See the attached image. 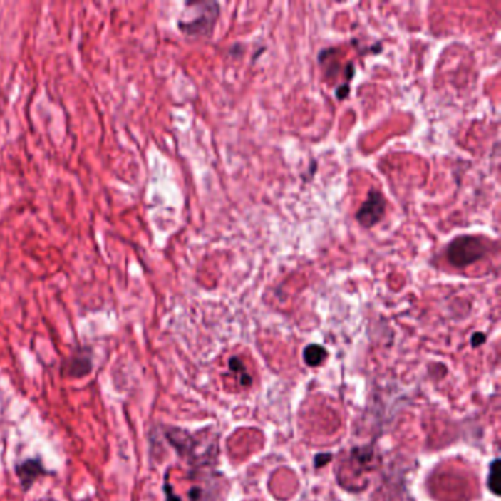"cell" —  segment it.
Segmentation results:
<instances>
[{
    "label": "cell",
    "mask_w": 501,
    "mask_h": 501,
    "mask_svg": "<svg viewBox=\"0 0 501 501\" xmlns=\"http://www.w3.org/2000/svg\"><path fill=\"white\" fill-rule=\"evenodd\" d=\"M331 460H332L331 453H321V455H316V458H315V466L319 469V468L325 466L326 463H329Z\"/></svg>",
    "instance_id": "obj_9"
},
{
    "label": "cell",
    "mask_w": 501,
    "mask_h": 501,
    "mask_svg": "<svg viewBox=\"0 0 501 501\" xmlns=\"http://www.w3.org/2000/svg\"><path fill=\"white\" fill-rule=\"evenodd\" d=\"M219 16V5L215 2L187 4L185 15L178 21V29L190 37H209Z\"/></svg>",
    "instance_id": "obj_1"
},
{
    "label": "cell",
    "mask_w": 501,
    "mask_h": 501,
    "mask_svg": "<svg viewBox=\"0 0 501 501\" xmlns=\"http://www.w3.org/2000/svg\"><path fill=\"white\" fill-rule=\"evenodd\" d=\"M487 254V246L478 237L462 235L448 246L447 257L458 268L469 267Z\"/></svg>",
    "instance_id": "obj_2"
},
{
    "label": "cell",
    "mask_w": 501,
    "mask_h": 501,
    "mask_svg": "<svg viewBox=\"0 0 501 501\" xmlns=\"http://www.w3.org/2000/svg\"><path fill=\"white\" fill-rule=\"evenodd\" d=\"M91 371V361L86 356H73L63 366V373L71 378H81Z\"/></svg>",
    "instance_id": "obj_5"
},
{
    "label": "cell",
    "mask_w": 501,
    "mask_h": 501,
    "mask_svg": "<svg viewBox=\"0 0 501 501\" xmlns=\"http://www.w3.org/2000/svg\"><path fill=\"white\" fill-rule=\"evenodd\" d=\"M46 473L47 472L38 459H29L16 466V476L24 490H30L37 478Z\"/></svg>",
    "instance_id": "obj_4"
},
{
    "label": "cell",
    "mask_w": 501,
    "mask_h": 501,
    "mask_svg": "<svg viewBox=\"0 0 501 501\" xmlns=\"http://www.w3.org/2000/svg\"><path fill=\"white\" fill-rule=\"evenodd\" d=\"M165 492H166V501H181L180 497L174 494L172 487L168 484V478L165 481Z\"/></svg>",
    "instance_id": "obj_10"
},
{
    "label": "cell",
    "mask_w": 501,
    "mask_h": 501,
    "mask_svg": "<svg viewBox=\"0 0 501 501\" xmlns=\"http://www.w3.org/2000/svg\"><path fill=\"white\" fill-rule=\"evenodd\" d=\"M498 459H495L491 466H490V473H488V488L494 495L500 494V465Z\"/></svg>",
    "instance_id": "obj_7"
},
{
    "label": "cell",
    "mask_w": 501,
    "mask_h": 501,
    "mask_svg": "<svg viewBox=\"0 0 501 501\" xmlns=\"http://www.w3.org/2000/svg\"><path fill=\"white\" fill-rule=\"evenodd\" d=\"M484 343H485V334H482V332L473 334V337H472V346L473 347H480Z\"/></svg>",
    "instance_id": "obj_11"
},
{
    "label": "cell",
    "mask_w": 501,
    "mask_h": 501,
    "mask_svg": "<svg viewBox=\"0 0 501 501\" xmlns=\"http://www.w3.org/2000/svg\"><path fill=\"white\" fill-rule=\"evenodd\" d=\"M386 213V197L376 190H371L368 199L356 213V219L362 227L371 228L383 219Z\"/></svg>",
    "instance_id": "obj_3"
},
{
    "label": "cell",
    "mask_w": 501,
    "mask_h": 501,
    "mask_svg": "<svg viewBox=\"0 0 501 501\" xmlns=\"http://www.w3.org/2000/svg\"><path fill=\"white\" fill-rule=\"evenodd\" d=\"M328 356V351L319 344H309L303 351L304 363L310 368L321 366Z\"/></svg>",
    "instance_id": "obj_6"
},
{
    "label": "cell",
    "mask_w": 501,
    "mask_h": 501,
    "mask_svg": "<svg viewBox=\"0 0 501 501\" xmlns=\"http://www.w3.org/2000/svg\"><path fill=\"white\" fill-rule=\"evenodd\" d=\"M347 94H348V86H347V84H344V86H341V87L337 88V98H339L340 100L344 99V98L347 96Z\"/></svg>",
    "instance_id": "obj_12"
},
{
    "label": "cell",
    "mask_w": 501,
    "mask_h": 501,
    "mask_svg": "<svg viewBox=\"0 0 501 501\" xmlns=\"http://www.w3.org/2000/svg\"><path fill=\"white\" fill-rule=\"evenodd\" d=\"M229 368L231 371H234L235 373H240L242 375V384L249 387L252 384V376L246 372L244 369V365L242 363V361L238 359V357H232V359H229Z\"/></svg>",
    "instance_id": "obj_8"
}]
</instances>
